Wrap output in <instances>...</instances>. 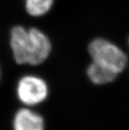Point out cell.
Returning a JSON list of instances; mask_svg holds the SVG:
<instances>
[{
  "label": "cell",
  "instance_id": "5b68a950",
  "mask_svg": "<svg viewBox=\"0 0 129 130\" xmlns=\"http://www.w3.org/2000/svg\"><path fill=\"white\" fill-rule=\"evenodd\" d=\"M86 73L89 80L93 84L97 85L110 84L114 81L118 76V74H117L113 71L94 62H92L89 65L86 69Z\"/></svg>",
  "mask_w": 129,
  "mask_h": 130
},
{
  "label": "cell",
  "instance_id": "7a4b0ae2",
  "mask_svg": "<svg viewBox=\"0 0 129 130\" xmlns=\"http://www.w3.org/2000/svg\"><path fill=\"white\" fill-rule=\"evenodd\" d=\"M92 62L119 74L127 64V56L119 46L103 38L93 39L88 46Z\"/></svg>",
  "mask_w": 129,
  "mask_h": 130
},
{
  "label": "cell",
  "instance_id": "3957f363",
  "mask_svg": "<svg viewBox=\"0 0 129 130\" xmlns=\"http://www.w3.org/2000/svg\"><path fill=\"white\" fill-rule=\"evenodd\" d=\"M16 94L21 103L32 107L46 100L48 95V87L42 78L34 75H27L19 80Z\"/></svg>",
  "mask_w": 129,
  "mask_h": 130
},
{
  "label": "cell",
  "instance_id": "8992f818",
  "mask_svg": "<svg viewBox=\"0 0 129 130\" xmlns=\"http://www.w3.org/2000/svg\"><path fill=\"white\" fill-rule=\"evenodd\" d=\"M54 0H24L27 13L33 17L46 15L51 9Z\"/></svg>",
  "mask_w": 129,
  "mask_h": 130
},
{
  "label": "cell",
  "instance_id": "52a82bcc",
  "mask_svg": "<svg viewBox=\"0 0 129 130\" xmlns=\"http://www.w3.org/2000/svg\"><path fill=\"white\" fill-rule=\"evenodd\" d=\"M127 44H128V47H129V38H128V40H127Z\"/></svg>",
  "mask_w": 129,
  "mask_h": 130
},
{
  "label": "cell",
  "instance_id": "6da1fadb",
  "mask_svg": "<svg viewBox=\"0 0 129 130\" xmlns=\"http://www.w3.org/2000/svg\"><path fill=\"white\" fill-rule=\"evenodd\" d=\"M9 45L15 61L20 65H40L51 52L50 38L37 27H13L10 30Z\"/></svg>",
  "mask_w": 129,
  "mask_h": 130
},
{
  "label": "cell",
  "instance_id": "277c9868",
  "mask_svg": "<svg viewBox=\"0 0 129 130\" xmlns=\"http://www.w3.org/2000/svg\"><path fill=\"white\" fill-rule=\"evenodd\" d=\"M13 130H44V119L31 109L21 108L14 115Z\"/></svg>",
  "mask_w": 129,
  "mask_h": 130
},
{
  "label": "cell",
  "instance_id": "ba28073f",
  "mask_svg": "<svg viewBox=\"0 0 129 130\" xmlns=\"http://www.w3.org/2000/svg\"><path fill=\"white\" fill-rule=\"evenodd\" d=\"M0 77H1V72H0Z\"/></svg>",
  "mask_w": 129,
  "mask_h": 130
}]
</instances>
